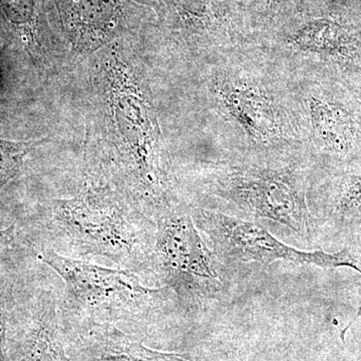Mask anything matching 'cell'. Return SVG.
<instances>
[{"mask_svg":"<svg viewBox=\"0 0 361 361\" xmlns=\"http://www.w3.org/2000/svg\"><path fill=\"white\" fill-rule=\"evenodd\" d=\"M288 80L316 179L361 161V90L327 75L288 73Z\"/></svg>","mask_w":361,"mask_h":361,"instance_id":"obj_4","label":"cell"},{"mask_svg":"<svg viewBox=\"0 0 361 361\" xmlns=\"http://www.w3.org/2000/svg\"><path fill=\"white\" fill-rule=\"evenodd\" d=\"M37 257L65 282L59 316L78 329L148 317L163 305L170 292L164 287L146 286L133 271L102 267L51 249H44Z\"/></svg>","mask_w":361,"mask_h":361,"instance_id":"obj_5","label":"cell"},{"mask_svg":"<svg viewBox=\"0 0 361 361\" xmlns=\"http://www.w3.org/2000/svg\"><path fill=\"white\" fill-rule=\"evenodd\" d=\"M255 45L289 75H327L361 90V25L350 16L294 18Z\"/></svg>","mask_w":361,"mask_h":361,"instance_id":"obj_6","label":"cell"},{"mask_svg":"<svg viewBox=\"0 0 361 361\" xmlns=\"http://www.w3.org/2000/svg\"><path fill=\"white\" fill-rule=\"evenodd\" d=\"M207 103L227 155L305 153L288 73L255 44L206 63Z\"/></svg>","mask_w":361,"mask_h":361,"instance_id":"obj_1","label":"cell"},{"mask_svg":"<svg viewBox=\"0 0 361 361\" xmlns=\"http://www.w3.org/2000/svg\"><path fill=\"white\" fill-rule=\"evenodd\" d=\"M311 187L320 217L337 233L361 240V161Z\"/></svg>","mask_w":361,"mask_h":361,"instance_id":"obj_9","label":"cell"},{"mask_svg":"<svg viewBox=\"0 0 361 361\" xmlns=\"http://www.w3.org/2000/svg\"><path fill=\"white\" fill-rule=\"evenodd\" d=\"M0 6L14 25H30L32 20L33 0H0Z\"/></svg>","mask_w":361,"mask_h":361,"instance_id":"obj_13","label":"cell"},{"mask_svg":"<svg viewBox=\"0 0 361 361\" xmlns=\"http://www.w3.org/2000/svg\"><path fill=\"white\" fill-rule=\"evenodd\" d=\"M7 329V311L6 300L0 297V361H6L4 343Z\"/></svg>","mask_w":361,"mask_h":361,"instance_id":"obj_15","label":"cell"},{"mask_svg":"<svg viewBox=\"0 0 361 361\" xmlns=\"http://www.w3.org/2000/svg\"><path fill=\"white\" fill-rule=\"evenodd\" d=\"M75 346L80 361H194L185 355L146 348L113 324L80 329Z\"/></svg>","mask_w":361,"mask_h":361,"instance_id":"obj_10","label":"cell"},{"mask_svg":"<svg viewBox=\"0 0 361 361\" xmlns=\"http://www.w3.org/2000/svg\"><path fill=\"white\" fill-rule=\"evenodd\" d=\"M313 178L305 153L267 158L226 155L214 169L208 187L213 197L251 219L285 226L311 240L316 224L310 208Z\"/></svg>","mask_w":361,"mask_h":361,"instance_id":"obj_3","label":"cell"},{"mask_svg":"<svg viewBox=\"0 0 361 361\" xmlns=\"http://www.w3.org/2000/svg\"><path fill=\"white\" fill-rule=\"evenodd\" d=\"M42 141L11 142L0 139V191L20 172L25 158Z\"/></svg>","mask_w":361,"mask_h":361,"instance_id":"obj_11","label":"cell"},{"mask_svg":"<svg viewBox=\"0 0 361 361\" xmlns=\"http://www.w3.org/2000/svg\"><path fill=\"white\" fill-rule=\"evenodd\" d=\"M39 226L51 246L47 249L78 257L102 256L137 274L146 271L155 242V221L109 188L47 204Z\"/></svg>","mask_w":361,"mask_h":361,"instance_id":"obj_2","label":"cell"},{"mask_svg":"<svg viewBox=\"0 0 361 361\" xmlns=\"http://www.w3.org/2000/svg\"><path fill=\"white\" fill-rule=\"evenodd\" d=\"M191 214L198 229L210 239L216 262L258 263L268 266L276 261H287L299 265H314L323 269H336L334 253L297 250L280 241L256 221L233 217L201 207L191 209Z\"/></svg>","mask_w":361,"mask_h":361,"instance_id":"obj_8","label":"cell"},{"mask_svg":"<svg viewBox=\"0 0 361 361\" xmlns=\"http://www.w3.org/2000/svg\"><path fill=\"white\" fill-rule=\"evenodd\" d=\"M155 242L145 273L175 294L185 310L200 307L223 289L217 262L195 224L191 209L171 199L154 214Z\"/></svg>","mask_w":361,"mask_h":361,"instance_id":"obj_7","label":"cell"},{"mask_svg":"<svg viewBox=\"0 0 361 361\" xmlns=\"http://www.w3.org/2000/svg\"><path fill=\"white\" fill-rule=\"evenodd\" d=\"M20 251L16 225L13 224L6 229L0 230V264L11 262Z\"/></svg>","mask_w":361,"mask_h":361,"instance_id":"obj_14","label":"cell"},{"mask_svg":"<svg viewBox=\"0 0 361 361\" xmlns=\"http://www.w3.org/2000/svg\"><path fill=\"white\" fill-rule=\"evenodd\" d=\"M262 4L263 9L267 11H272L280 4L281 0H257Z\"/></svg>","mask_w":361,"mask_h":361,"instance_id":"obj_16","label":"cell"},{"mask_svg":"<svg viewBox=\"0 0 361 361\" xmlns=\"http://www.w3.org/2000/svg\"><path fill=\"white\" fill-rule=\"evenodd\" d=\"M337 268H351L357 271L361 275V240H355L350 244L344 247L342 250L336 252ZM361 317V305L351 322L341 330V338L345 341V336L349 329L355 324L356 320Z\"/></svg>","mask_w":361,"mask_h":361,"instance_id":"obj_12","label":"cell"}]
</instances>
